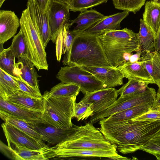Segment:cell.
Here are the masks:
<instances>
[{"mask_svg":"<svg viewBox=\"0 0 160 160\" xmlns=\"http://www.w3.org/2000/svg\"><path fill=\"white\" fill-rule=\"evenodd\" d=\"M100 130L123 154L134 152L160 135V120L99 121Z\"/></svg>","mask_w":160,"mask_h":160,"instance_id":"cell-1","label":"cell"},{"mask_svg":"<svg viewBox=\"0 0 160 160\" xmlns=\"http://www.w3.org/2000/svg\"><path fill=\"white\" fill-rule=\"evenodd\" d=\"M71 32L74 37L62 61L64 65L110 67L98 35L85 31Z\"/></svg>","mask_w":160,"mask_h":160,"instance_id":"cell-2","label":"cell"},{"mask_svg":"<svg viewBox=\"0 0 160 160\" xmlns=\"http://www.w3.org/2000/svg\"><path fill=\"white\" fill-rule=\"evenodd\" d=\"M98 36L109 65L113 68L129 62L132 53L139 50L138 33L127 28L108 31Z\"/></svg>","mask_w":160,"mask_h":160,"instance_id":"cell-3","label":"cell"},{"mask_svg":"<svg viewBox=\"0 0 160 160\" xmlns=\"http://www.w3.org/2000/svg\"><path fill=\"white\" fill-rule=\"evenodd\" d=\"M78 95L44 98V108L41 115L43 122L58 128L72 127V120Z\"/></svg>","mask_w":160,"mask_h":160,"instance_id":"cell-4","label":"cell"},{"mask_svg":"<svg viewBox=\"0 0 160 160\" xmlns=\"http://www.w3.org/2000/svg\"><path fill=\"white\" fill-rule=\"evenodd\" d=\"M51 148L117 150L116 146L106 139L100 131L90 122L84 126H78L66 140Z\"/></svg>","mask_w":160,"mask_h":160,"instance_id":"cell-5","label":"cell"},{"mask_svg":"<svg viewBox=\"0 0 160 160\" xmlns=\"http://www.w3.org/2000/svg\"><path fill=\"white\" fill-rule=\"evenodd\" d=\"M27 48V58L38 71L48 70V64L45 47L38 30L33 23L28 8L22 12L20 19Z\"/></svg>","mask_w":160,"mask_h":160,"instance_id":"cell-6","label":"cell"},{"mask_svg":"<svg viewBox=\"0 0 160 160\" xmlns=\"http://www.w3.org/2000/svg\"><path fill=\"white\" fill-rule=\"evenodd\" d=\"M157 95L155 89L148 86L143 92L130 95L120 96L107 109L94 113L89 122L93 124L102 118L128 108L147 103L153 102Z\"/></svg>","mask_w":160,"mask_h":160,"instance_id":"cell-7","label":"cell"},{"mask_svg":"<svg viewBox=\"0 0 160 160\" xmlns=\"http://www.w3.org/2000/svg\"><path fill=\"white\" fill-rule=\"evenodd\" d=\"M56 78L61 82L73 83L80 87V92L86 93L105 88L103 83L92 74L78 66L62 67Z\"/></svg>","mask_w":160,"mask_h":160,"instance_id":"cell-8","label":"cell"},{"mask_svg":"<svg viewBox=\"0 0 160 160\" xmlns=\"http://www.w3.org/2000/svg\"><path fill=\"white\" fill-rule=\"evenodd\" d=\"M47 157L49 159L57 157L68 159H89V158H105L110 160H130V158L119 155L117 150L90 149L62 148L54 149L49 148Z\"/></svg>","mask_w":160,"mask_h":160,"instance_id":"cell-9","label":"cell"},{"mask_svg":"<svg viewBox=\"0 0 160 160\" xmlns=\"http://www.w3.org/2000/svg\"><path fill=\"white\" fill-rule=\"evenodd\" d=\"M1 127L8 147L18 145L39 151L49 148L43 141L37 140L11 125L4 122Z\"/></svg>","mask_w":160,"mask_h":160,"instance_id":"cell-10","label":"cell"},{"mask_svg":"<svg viewBox=\"0 0 160 160\" xmlns=\"http://www.w3.org/2000/svg\"><path fill=\"white\" fill-rule=\"evenodd\" d=\"M118 95L115 88H105L86 93L80 101L92 103L94 113L107 109L117 100Z\"/></svg>","mask_w":160,"mask_h":160,"instance_id":"cell-11","label":"cell"},{"mask_svg":"<svg viewBox=\"0 0 160 160\" xmlns=\"http://www.w3.org/2000/svg\"><path fill=\"white\" fill-rule=\"evenodd\" d=\"M27 7L33 23L38 30L46 48L51 40L52 36L48 21V11L43 12L34 0H28Z\"/></svg>","mask_w":160,"mask_h":160,"instance_id":"cell-12","label":"cell"},{"mask_svg":"<svg viewBox=\"0 0 160 160\" xmlns=\"http://www.w3.org/2000/svg\"><path fill=\"white\" fill-rule=\"evenodd\" d=\"M70 10L68 5L51 0L48 11L49 23L52 34L51 40L53 43L60 28L65 23L70 21Z\"/></svg>","mask_w":160,"mask_h":160,"instance_id":"cell-13","label":"cell"},{"mask_svg":"<svg viewBox=\"0 0 160 160\" xmlns=\"http://www.w3.org/2000/svg\"><path fill=\"white\" fill-rule=\"evenodd\" d=\"M35 130L42 136V140L51 145H58L66 140L76 129L78 126L73 124L69 128L54 127L43 122L32 123Z\"/></svg>","mask_w":160,"mask_h":160,"instance_id":"cell-14","label":"cell"},{"mask_svg":"<svg viewBox=\"0 0 160 160\" xmlns=\"http://www.w3.org/2000/svg\"><path fill=\"white\" fill-rule=\"evenodd\" d=\"M78 66L94 75L105 88H114L123 84L124 77L118 68Z\"/></svg>","mask_w":160,"mask_h":160,"instance_id":"cell-15","label":"cell"},{"mask_svg":"<svg viewBox=\"0 0 160 160\" xmlns=\"http://www.w3.org/2000/svg\"><path fill=\"white\" fill-rule=\"evenodd\" d=\"M1 152L10 159L14 160H45L49 159L46 156L47 150L39 151L18 145L8 147L0 141Z\"/></svg>","mask_w":160,"mask_h":160,"instance_id":"cell-16","label":"cell"},{"mask_svg":"<svg viewBox=\"0 0 160 160\" xmlns=\"http://www.w3.org/2000/svg\"><path fill=\"white\" fill-rule=\"evenodd\" d=\"M20 21L13 11H0V44L13 37L20 26Z\"/></svg>","mask_w":160,"mask_h":160,"instance_id":"cell-17","label":"cell"},{"mask_svg":"<svg viewBox=\"0 0 160 160\" xmlns=\"http://www.w3.org/2000/svg\"><path fill=\"white\" fill-rule=\"evenodd\" d=\"M129 14V12L123 11L108 16H105L95 25L85 32L98 35L108 31L119 30L121 22Z\"/></svg>","mask_w":160,"mask_h":160,"instance_id":"cell-18","label":"cell"},{"mask_svg":"<svg viewBox=\"0 0 160 160\" xmlns=\"http://www.w3.org/2000/svg\"><path fill=\"white\" fill-rule=\"evenodd\" d=\"M6 101L29 111L42 113L43 110V98L33 97L21 90L9 97Z\"/></svg>","mask_w":160,"mask_h":160,"instance_id":"cell-19","label":"cell"},{"mask_svg":"<svg viewBox=\"0 0 160 160\" xmlns=\"http://www.w3.org/2000/svg\"><path fill=\"white\" fill-rule=\"evenodd\" d=\"M124 78L149 84H155L149 73L139 61L127 62L118 67Z\"/></svg>","mask_w":160,"mask_h":160,"instance_id":"cell-20","label":"cell"},{"mask_svg":"<svg viewBox=\"0 0 160 160\" xmlns=\"http://www.w3.org/2000/svg\"><path fill=\"white\" fill-rule=\"evenodd\" d=\"M0 110L32 123L43 122L42 113L29 111L0 98Z\"/></svg>","mask_w":160,"mask_h":160,"instance_id":"cell-21","label":"cell"},{"mask_svg":"<svg viewBox=\"0 0 160 160\" xmlns=\"http://www.w3.org/2000/svg\"><path fill=\"white\" fill-rule=\"evenodd\" d=\"M18 78H20L31 87L40 91L38 78L41 77L38 74L32 62L27 58H18L16 63Z\"/></svg>","mask_w":160,"mask_h":160,"instance_id":"cell-22","label":"cell"},{"mask_svg":"<svg viewBox=\"0 0 160 160\" xmlns=\"http://www.w3.org/2000/svg\"><path fill=\"white\" fill-rule=\"evenodd\" d=\"M105 16L97 10L91 8L80 12L76 18L69 21V25L71 27L76 24L72 30L83 32L94 26Z\"/></svg>","mask_w":160,"mask_h":160,"instance_id":"cell-23","label":"cell"},{"mask_svg":"<svg viewBox=\"0 0 160 160\" xmlns=\"http://www.w3.org/2000/svg\"><path fill=\"white\" fill-rule=\"evenodd\" d=\"M69 22L65 23L60 28L55 38L54 43L56 44V56L58 62L60 61L62 55L69 51L74 38L73 34L69 30L71 27Z\"/></svg>","mask_w":160,"mask_h":160,"instance_id":"cell-24","label":"cell"},{"mask_svg":"<svg viewBox=\"0 0 160 160\" xmlns=\"http://www.w3.org/2000/svg\"><path fill=\"white\" fill-rule=\"evenodd\" d=\"M143 21L150 28L156 38L160 28V5L152 0L145 3Z\"/></svg>","mask_w":160,"mask_h":160,"instance_id":"cell-25","label":"cell"},{"mask_svg":"<svg viewBox=\"0 0 160 160\" xmlns=\"http://www.w3.org/2000/svg\"><path fill=\"white\" fill-rule=\"evenodd\" d=\"M0 117L4 122L14 127L37 140L43 141L42 136L35 130L32 123L0 110Z\"/></svg>","mask_w":160,"mask_h":160,"instance_id":"cell-26","label":"cell"},{"mask_svg":"<svg viewBox=\"0 0 160 160\" xmlns=\"http://www.w3.org/2000/svg\"><path fill=\"white\" fill-rule=\"evenodd\" d=\"M138 35L141 55L147 51L152 52L154 51L155 37L142 19L140 20V28Z\"/></svg>","mask_w":160,"mask_h":160,"instance_id":"cell-27","label":"cell"},{"mask_svg":"<svg viewBox=\"0 0 160 160\" xmlns=\"http://www.w3.org/2000/svg\"><path fill=\"white\" fill-rule=\"evenodd\" d=\"M20 90L14 77L0 68V98L7 100L9 97Z\"/></svg>","mask_w":160,"mask_h":160,"instance_id":"cell-28","label":"cell"},{"mask_svg":"<svg viewBox=\"0 0 160 160\" xmlns=\"http://www.w3.org/2000/svg\"><path fill=\"white\" fill-rule=\"evenodd\" d=\"M153 102L147 103L115 113L106 118L113 121L132 119L146 112L151 109Z\"/></svg>","mask_w":160,"mask_h":160,"instance_id":"cell-29","label":"cell"},{"mask_svg":"<svg viewBox=\"0 0 160 160\" xmlns=\"http://www.w3.org/2000/svg\"><path fill=\"white\" fill-rule=\"evenodd\" d=\"M80 92V87L73 83L61 82L52 87L49 91L45 92L42 95L43 98L56 97L78 94Z\"/></svg>","mask_w":160,"mask_h":160,"instance_id":"cell-30","label":"cell"},{"mask_svg":"<svg viewBox=\"0 0 160 160\" xmlns=\"http://www.w3.org/2000/svg\"><path fill=\"white\" fill-rule=\"evenodd\" d=\"M0 68L10 75L19 77L13 53L9 47L0 51Z\"/></svg>","mask_w":160,"mask_h":160,"instance_id":"cell-31","label":"cell"},{"mask_svg":"<svg viewBox=\"0 0 160 160\" xmlns=\"http://www.w3.org/2000/svg\"><path fill=\"white\" fill-rule=\"evenodd\" d=\"M13 53L16 58H27V48L26 42L22 30H20L12 40L9 47Z\"/></svg>","mask_w":160,"mask_h":160,"instance_id":"cell-32","label":"cell"},{"mask_svg":"<svg viewBox=\"0 0 160 160\" xmlns=\"http://www.w3.org/2000/svg\"><path fill=\"white\" fill-rule=\"evenodd\" d=\"M148 85L144 82L128 80L127 83L117 90L118 94L122 96L137 94L144 91Z\"/></svg>","mask_w":160,"mask_h":160,"instance_id":"cell-33","label":"cell"},{"mask_svg":"<svg viewBox=\"0 0 160 160\" xmlns=\"http://www.w3.org/2000/svg\"><path fill=\"white\" fill-rule=\"evenodd\" d=\"M117 9L131 12L135 14L145 4L146 0H112Z\"/></svg>","mask_w":160,"mask_h":160,"instance_id":"cell-34","label":"cell"},{"mask_svg":"<svg viewBox=\"0 0 160 160\" xmlns=\"http://www.w3.org/2000/svg\"><path fill=\"white\" fill-rule=\"evenodd\" d=\"M108 0H71L68 7L70 11L81 12L103 3H106Z\"/></svg>","mask_w":160,"mask_h":160,"instance_id":"cell-35","label":"cell"},{"mask_svg":"<svg viewBox=\"0 0 160 160\" xmlns=\"http://www.w3.org/2000/svg\"><path fill=\"white\" fill-rule=\"evenodd\" d=\"M94 113L93 104L84 103L80 101L76 103L74 117L78 121L86 119Z\"/></svg>","mask_w":160,"mask_h":160,"instance_id":"cell-36","label":"cell"},{"mask_svg":"<svg viewBox=\"0 0 160 160\" xmlns=\"http://www.w3.org/2000/svg\"><path fill=\"white\" fill-rule=\"evenodd\" d=\"M140 150L152 155L157 160H160V135L152 139Z\"/></svg>","mask_w":160,"mask_h":160,"instance_id":"cell-37","label":"cell"},{"mask_svg":"<svg viewBox=\"0 0 160 160\" xmlns=\"http://www.w3.org/2000/svg\"><path fill=\"white\" fill-rule=\"evenodd\" d=\"M14 78L17 82L21 90L33 97L36 98H43L40 91L31 87L21 78Z\"/></svg>","mask_w":160,"mask_h":160,"instance_id":"cell-38","label":"cell"},{"mask_svg":"<svg viewBox=\"0 0 160 160\" xmlns=\"http://www.w3.org/2000/svg\"><path fill=\"white\" fill-rule=\"evenodd\" d=\"M152 52L149 51L146 52L141 56L138 61L141 62L143 67L148 71L154 81V74L152 61Z\"/></svg>","mask_w":160,"mask_h":160,"instance_id":"cell-39","label":"cell"},{"mask_svg":"<svg viewBox=\"0 0 160 160\" xmlns=\"http://www.w3.org/2000/svg\"><path fill=\"white\" fill-rule=\"evenodd\" d=\"M152 61L153 67L155 84L160 82V53L157 52H152Z\"/></svg>","mask_w":160,"mask_h":160,"instance_id":"cell-40","label":"cell"},{"mask_svg":"<svg viewBox=\"0 0 160 160\" xmlns=\"http://www.w3.org/2000/svg\"><path fill=\"white\" fill-rule=\"evenodd\" d=\"M132 119L134 120H160V112L150 110Z\"/></svg>","mask_w":160,"mask_h":160,"instance_id":"cell-41","label":"cell"},{"mask_svg":"<svg viewBox=\"0 0 160 160\" xmlns=\"http://www.w3.org/2000/svg\"><path fill=\"white\" fill-rule=\"evenodd\" d=\"M36 4L43 12H46L52 0H34Z\"/></svg>","mask_w":160,"mask_h":160,"instance_id":"cell-42","label":"cell"},{"mask_svg":"<svg viewBox=\"0 0 160 160\" xmlns=\"http://www.w3.org/2000/svg\"><path fill=\"white\" fill-rule=\"evenodd\" d=\"M150 110L160 112V94L157 93Z\"/></svg>","mask_w":160,"mask_h":160,"instance_id":"cell-43","label":"cell"},{"mask_svg":"<svg viewBox=\"0 0 160 160\" xmlns=\"http://www.w3.org/2000/svg\"><path fill=\"white\" fill-rule=\"evenodd\" d=\"M160 53V28L155 38L154 51Z\"/></svg>","mask_w":160,"mask_h":160,"instance_id":"cell-44","label":"cell"},{"mask_svg":"<svg viewBox=\"0 0 160 160\" xmlns=\"http://www.w3.org/2000/svg\"><path fill=\"white\" fill-rule=\"evenodd\" d=\"M55 1H56L58 2H61L62 3H65L68 6L69 5L71 0H53Z\"/></svg>","mask_w":160,"mask_h":160,"instance_id":"cell-45","label":"cell"},{"mask_svg":"<svg viewBox=\"0 0 160 160\" xmlns=\"http://www.w3.org/2000/svg\"><path fill=\"white\" fill-rule=\"evenodd\" d=\"M156 84L157 85L158 87V89L157 93L160 94V82H157Z\"/></svg>","mask_w":160,"mask_h":160,"instance_id":"cell-46","label":"cell"},{"mask_svg":"<svg viewBox=\"0 0 160 160\" xmlns=\"http://www.w3.org/2000/svg\"><path fill=\"white\" fill-rule=\"evenodd\" d=\"M155 3L160 5V0H152Z\"/></svg>","mask_w":160,"mask_h":160,"instance_id":"cell-47","label":"cell"},{"mask_svg":"<svg viewBox=\"0 0 160 160\" xmlns=\"http://www.w3.org/2000/svg\"><path fill=\"white\" fill-rule=\"evenodd\" d=\"M6 0H0V8H1L3 4Z\"/></svg>","mask_w":160,"mask_h":160,"instance_id":"cell-48","label":"cell"}]
</instances>
